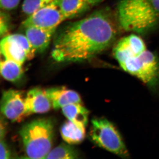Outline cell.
<instances>
[{
  "instance_id": "obj_3",
  "label": "cell",
  "mask_w": 159,
  "mask_h": 159,
  "mask_svg": "<svg viewBox=\"0 0 159 159\" xmlns=\"http://www.w3.org/2000/svg\"><path fill=\"white\" fill-rule=\"evenodd\" d=\"M116 19L124 31L144 34L159 26V0H120Z\"/></svg>"
},
{
  "instance_id": "obj_12",
  "label": "cell",
  "mask_w": 159,
  "mask_h": 159,
  "mask_svg": "<svg viewBox=\"0 0 159 159\" xmlns=\"http://www.w3.org/2000/svg\"><path fill=\"white\" fill-rule=\"evenodd\" d=\"M64 115L74 124L85 128L88 121L89 111L81 103H72L62 108Z\"/></svg>"
},
{
  "instance_id": "obj_4",
  "label": "cell",
  "mask_w": 159,
  "mask_h": 159,
  "mask_svg": "<svg viewBox=\"0 0 159 159\" xmlns=\"http://www.w3.org/2000/svg\"><path fill=\"white\" fill-rule=\"evenodd\" d=\"M20 135L28 158L45 159L52 148L54 123L48 118L36 119L24 125Z\"/></svg>"
},
{
  "instance_id": "obj_14",
  "label": "cell",
  "mask_w": 159,
  "mask_h": 159,
  "mask_svg": "<svg viewBox=\"0 0 159 159\" xmlns=\"http://www.w3.org/2000/svg\"><path fill=\"white\" fill-rule=\"evenodd\" d=\"M85 128L78 126L68 120L61 126V134L63 139L68 144H78L81 143L85 138Z\"/></svg>"
},
{
  "instance_id": "obj_2",
  "label": "cell",
  "mask_w": 159,
  "mask_h": 159,
  "mask_svg": "<svg viewBox=\"0 0 159 159\" xmlns=\"http://www.w3.org/2000/svg\"><path fill=\"white\" fill-rule=\"evenodd\" d=\"M114 57L125 72L155 89L159 84V58L147 48L143 40L132 34L119 40L114 47Z\"/></svg>"
},
{
  "instance_id": "obj_19",
  "label": "cell",
  "mask_w": 159,
  "mask_h": 159,
  "mask_svg": "<svg viewBox=\"0 0 159 159\" xmlns=\"http://www.w3.org/2000/svg\"><path fill=\"white\" fill-rule=\"evenodd\" d=\"M9 20L7 16L4 12L1 11V24H0V33L1 36L7 33L9 29Z\"/></svg>"
},
{
  "instance_id": "obj_15",
  "label": "cell",
  "mask_w": 159,
  "mask_h": 159,
  "mask_svg": "<svg viewBox=\"0 0 159 159\" xmlns=\"http://www.w3.org/2000/svg\"><path fill=\"white\" fill-rule=\"evenodd\" d=\"M22 66L13 61L1 59V75L3 78L8 81L17 82L23 77Z\"/></svg>"
},
{
  "instance_id": "obj_8",
  "label": "cell",
  "mask_w": 159,
  "mask_h": 159,
  "mask_svg": "<svg viewBox=\"0 0 159 159\" xmlns=\"http://www.w3.org/2000/svg\"><path fill=\"white\" fill-rule=\"evenodd\" d=\"M25 97L21 91L9 89L3 92L1 109L4 116L15 122H20L28 116Z\"/></svg>"
},
{
  "instance_id": "obj_6",
  "label": "cell",
  "mask_w": 159,
  "mask_h": 159,
  "mask_svg": "<svg viewBox=\"0 0 159 159\" xmlns=\"http://www.w3.org/2000/svg\"><path fill=\"white\" fill-rule=\"evenodd\" d=\"M0 50L1 59L13 61L21 65L26 60L32 59L36 53L26 35L20 34L3 38Z\"/></svg>"
},
{
  "instance_id": "obj_17",
  "label": "cell",
  "mask_w": 159,
  "mask_h": 159,
  "mask_svg": "<svg viewBox=\"0 0 159 159\" xmlns=\"http://www.w3.org/2000/svg\"><path fill=\"white\" fill-rule=\"evenodd\" d=\"M55 0H24L22 9L26 15H31L40 8Z\"/></svg>"
},
{
  "instance_id": "obj_7",
  "label": "cell",
  "mask_w": 159,
  "mask_h": 159,
  "mask_svg": "<svg viewBox=\"0 0 159 159\" xmlns=\"http://www.w3.org/2000/svg\"><path fill=\"white\" fill-rule=\"evenodd\" d=\"M60 0H55L40 8L23 22L24 28L34 27L47 30H56L57 26L66 20L60 6Z\"/></svg>"
},
{
  "instance_id": "obj_10",
  "label": "cell",
  "mask_w": 159,
  "mask_h": 159,
  "mask_svg": "<svg viewBox=\"0 0 159 159\" xmlns=\"http://www.w3.org/2000/svg\"><path fill=\"white\" fill-rule=\"evenodd\" d=\"M46 93L52 102L53 107L57 110L66 106L81 103V98L77 92L64 87L47 89Z\"/></svg>"
},
{
  "instance_id": "obj_9",
  "label": "cell",
  "mask_w": 159,
  "mask_h": 159,
  "mask_svg": "<svg viewBox=\"0 0 159 159\" xmlns=\"http://www.w3.org/2000/svg\"><path fill=\"white\" fill-rule=\"evenodd\" d=\"M25 105L28 116L33 113H44L53 107L46 90L39 88L32 89L27 93Z\"/></svg>"
},
{
  "instance_id": "obj_20",
  "label": "cell",
  "mask_w": 159,
  "mask_h": 159,
  "mask_svg": "<svg viewBox=\"0 0 159 159\" xmlns=\"http://www.w3.org/2000/svg\"><path fill=\"white\" fill-rule=\"evenodd\" d=\"M10 151L4 139H1L0 143V159H6L11 158Z\"/></svg>"
},
{
  "instance_id": "obj_13",
  "label": "cell",
  "mask_w": 159,
  "mask_h": 159,
  "mask_svg": "<svg viewBox=\"0 0 159 159\" xmlns=\"http://www.w3.org/2000/svg\"><path fill=\"white\" fill-rule=\"evenodd\" d=\"M60 6L66 20L78 16L93 8L85 0H60Z\"/></svg>"
},
{
  "instance_id": "obj_5",
  "label": "cell",
  "mask_w": 159,
  "mask_h": 159,
  "mask_svg": "<svg viewBox=\"0 0 159 159\" xmlns=\"http://www.w3.org/2000/svg\"><path fill=\"white\" fill-rule=\"evenodd\" d=\"M90 137L97 146L122 158L129 156L120 133L110 121L105 118H95L92 121Z\"/></svg>"
},
{
  "instance_id": "obj_21",
  "label": "cell",
  "mask_w": 159,
  "mask_h": 159,
  "mask_svg": "<svg viewBox=\"0 0 159 159\" xmlns=\"http://www.w3.org/2000/svg\"><path fill=\"white\" fill-rule=\"evenodd\" d=\"M6 122L4 120L1 119V129H0V138L1 139H4V137L6 135Z\"/></svg>"
},
{
  "instance_id": "obj_11",
  "label": "cell",
  "mask_w": 159,
  "mask_h": 159,
  "mask_svg": "<svg viewBox=\"0 0 159 159\" xmlns=\"http://www.w3.org/2000/svg\"><path fill=\"white\" fill-rule=\"evenodd\" d=\"M25 29V35L36 52H44L51 42L56 30H47L34 27H28Z\"/></svg>"
},
{
  "instance_id": "obj_18",
  "label": "cell",
  "mask_w": 159,
  "mask_h": 159,
  "mask_svg": "<svg viewBox=\"0 0 159 159\" xmlns=\"http://www.w3.org/2000/svg\"><path fill=\"white\" fill-rule=\"evenodd\" d=\"M20 0H0L1 9L5 10H11L16 9Z\"/></svg>"
},
{
  "instance_id": "obj_1",
  "label": "cell",
  "mask_w": 159,
  "mask_h": 159,
  "mask_svg": "<svg viewBox=\"0 0 159 159\" xmlns=\"http://www.w3.org/2000/svg\"><path fill=\"white\" fill-rule=\"evenodd\" d=\"M116 19L107 8L69 23L54 39L51 55L57 62L89 60L108 49L116 39Z\"/></svg>"
},
{
  "instance_id": "obj_22",
  "label": "cell",
  "mask_w": 159,
  "mask_h": 159,
  "mask_svg": "<svg viewBox=\"0 0 159 159\" xmlns=\"http://www.w3.org/2000/svg\"><path fill=\"white\" fill-rule=\"evenodd\" d=\"M92 7L97 6L104 0H85Z\"/></svg>"
},
{
  "instance_id": "obj_16",
  "label": "cell",
  "mask_w": 159,
  "mask_h": 159,
  "mask_svg": "<svg viewBox=\"0 0 159 159\" xmlns=\"http://www.w3.org/2000/svg\"><path fill=\"white\" fill-rule=\"evenodd\" d=\"M80 156L78 151L70 144H61L51 150L45 159H77Z\"/></svg>"
}]
</instances>
